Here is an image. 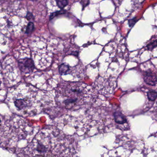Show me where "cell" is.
I'll return each mask as SVG.
<instances>
[{
  "mask_svg": "<svg viewBox=\"0 0 157 157\" xmlns=\"http://www.w3.org/2000/svg\"><path fill=\"white\" fill-rule=\"evenodd\" d=\"M57 4L59 8L63 9L68 4V0H57Z\"/></svg>",
  "mask_w": 157,
  "mask_h": 157,
  "instance_id": "8",
  "label": "cell"
},
{
  "mask_svg": "<svg viewBox=\"0 0 157 157\" xmlns=\"http://www.w3.org/2000/svg\"><path fill=\"white\" fill-rule=\"evenodd\" d=\"M144 80L146 83L149 85H155L157 82V77L155 72L148 71L145 73L144 75Z\"/></svg>",
  "mask_w": 157,
  "mask_h": 157,
  "instance_id": "6",
  "label": "cell"
},
{
  "mask_svg": "<svg viewBox=\"0 0 157 157\" xmlns=\"http://www.w3.org/2000/svg\"><path fill=\"white\" fill-rule=\"evenodd\" d=\"M45 94L41 90L23 84L11 89L7 99L15 107V111L22 115L34 116L47 105L46 100L43 99Z\"/></svg>",
  "mask_w": 157,
  "mask_h": 157,
  "instance_id": "2",
  "label": "cell"
},
{
  "mask_svg": "<svg viewBox=\"0 0 157 157\" xmlns=\"http://www.w3.org/2000/svg\"><path fill=\"white\" fill-rule=\"evenodd\" d=\"M34 30V25L33 23L30 22L27 25L25 33L27 34H29L33 33Z\"/></svg>",
  "mask_w": 157,
  "mask_h": 157,
  "instance_id": "9",
  "label": "cell"
},
{
  "mask_svg": "<svg viewBox=\"0 0 157 157\" xmlns=\"http://www.w3.org/2000/svg\"><path fill=\"white\" fill-rule=\"evenodd\" d=\"M26 18L28 21H31V20H33L32 19L33 18V15L32 13L28 12L26 16Z\"/></svg>",
  "mask_w": 157,
  "mask_h": 157,
  "instance_id": "15",
  "label": "cell"
},
{
  "mask_svg": "<svg viewBox=\"0 0 157 157\" xmlns=\"http://www.w3.org/2000/svg\"><path fill=\"white\" fill-rule=\"evenodd\" d=\"M90 3V1L89 0H82L81 2V4L83 8H85L86 6H88Z\"/></svg>",
  "mask_w": 157,
  "mask_h": 157,
  "instance_id": "14",
  "label": "cell"
},
{
  "mask_svg": "<svg viewBox=\"0 0 157 157\" xmlns=\"http://www.w3.org/2000/svg\"><path fill=\"white\" fill-rule=\"evenodd\" d=\"M114 117L116 122L117 124H123L127 122L126 117L121 112H119V111L116 112L114 113Z\"/></svg>",
  "mask_w": 157,
  "mask_h": 157,
  "instance_id": "7",
  "label": "cell"
},
{
  "mask_svg": "<svg viewBox=\"0 0 157 157\" xmlns=\"http://www.w3.org/2000/svg\"><path fill=\"white\" fill-rule=\"evenodd\" d=\"M60 131L52 126L41 129L32 141L19 152L21 156H64V138Z\"/></svg>",
  "mask_w": 157,
  "mask_h": 157,
  "instance_id": "1",
  "label": "cell"
},
{
  "mask_svg": "<svg viewBox=\"0 0 157 157\" xmlns=\"http://www.w3.org/2000/svg\"><path fill=\"white\" fill-rule=\"evenodd\" d=\"M0 130V144L8 147L12 142L16 143L18 140L25 138L27 136V122L23 118L15 117L5 121Z\"/></svg>",
  "mask_w": 157,
  "mask_h": 157,
  "instance_id": "4",
  "label": "cell"
},
{
  "mask_svg": "<svg viewBox=\"0 0 157 157\" xmlns=\"http://www.w3.org/2000/svg\"><path fill=\"white\" fill-rule=\"evenodd\" d=\"M64 11H58L54 13H52V14H51V15L50 16V18H49V19H50V20H52V19H53V18H55V17H56V16H57V15H58L59 14H62V13H64Z\"/></svg>",
  "mask_w": 157,
  "mask_h": 157,
  "instance_id": "13",
  "label": "cell"
},
{
  "mask_svg": "<svg viewBox=\"0 0 157 157\" xmlns=\"http://www.w3.org/2000/svg\"><path fill=\"white\" fill-rule=\"evenodd\" d=\"M69 70V67L67 65H65V64H62L59 67V71H60V73H65L67 72Z\"/></svg>",
  "mask_w": 157,
  "mask_h": 157,
  "instance_id": "11",
  "label": "cell"
},
{
  "mask_svg": "<svg viewBox=\"0 0 157 157\" xmlns=\"http://www.w3.org/2000/svg\"><path fill=\"white\" fill-rule=\"evenodd\" d=\"M88 85L79 82H65L58 88L56 102L67 109H76L88 102L90 94Z\"/></svg>",
  "mask_w": 157,
  "mask_h": 157,
  "instance_id": "3",
  "label": "cell"
},
{
  "mask_svg": "<svg viewBox=\"0 0 157 157\" xmlns=\"http://www.w3.org/2000/svg\"><path fill=\"white\" fill-rule=\"evenodd\" d=\"M157 46V41H155L153 43H151L147 46V48L149 50H152Z\"/></svg>",
  "mask_w": 157,
  "mask_h": 157,
  "instance_id": "12",
  "label": "cell"
},
{
  "mask_svg": "<svg viewBox=\"0 0 157 157\" xmlns=\"http://www.w3.org/2000/svg\"><path fill=\"white\" fill-rule=\"evenodd\" d=\"M18 65L20 70L25 74H29L33 72L35 69L33 60L29 58L19 59Z\"/></svg>",
  "mask_w": 157,
  "mask_h": 157,
  "instance_id": "5",
  "label": "cell"
},
{
  "mask_svg": "<svg viewBox=\"0 0 157 157\" xmlns=\"http://www.w3.org/2000/svg\"><path fill=\"white\" fill-rule=\"evenodd\" d=\"M136 23V21H135V19H132V20H130L128 21V24H129L130 27H132Z\"/></svg>",
  "mask_w": 157,
  "mask_h": 157,
  "instance_id": "16",
  "label": "cell"
},
{
  "mask_svg": "<svg viewBox=\"0 0 157 157\" xmlns=\"http://www.w3.org/2000/svg\"><path fill=\"white\" fill-rule=\"evenodd\" d=\"M149 100L151 101H154L157 97V92L156 91H150L147 94Z\"/></svg>",
  "mask_w": 157,
  "mask_h": 157,
  "instance_id": "10",
  "label": "cell"
},
{
  "mask_svg": "<svg viewBox=\"0 0 157 157\" xmlns=\"http://www.w3.org/2000/svg\"><path fill=\"white\" fill-rule=\"evenodd\" d=\"M31 1H36V0H31Z\"/></svg>",
  "mask_w": 157,
  "mask_h": 157,
  "instance_id": "17",
  "label": "cell"
}]
</instances>
